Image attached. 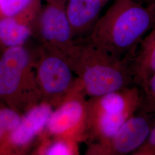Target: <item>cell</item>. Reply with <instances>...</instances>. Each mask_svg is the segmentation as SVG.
Returning <instances> with one entry per match:
<instances>
[{
  "mask_svg": "<svg viewBox=\"0 0 155 155\" xmlns=\"http://www.w3.org/2000/svg\"><path fill=\"white\" fill-rule=\"evenodd\" d=\"M21 121L20 116L14 111L0 109V138L6 131L15 129Z\"/></svg>",
  "mask_w": 155,
  "mask_h": 155,
  "instance_id": "cell-15",
  "label": "cell"
},
{
  "mask_svg": "<svg viewBox=\"0 0 155 155\" xmlns=\"http://www.w3.org/2000/svg\"><path fill=\"white\" fill-rule=\"evenodd\" d=\"M87 97L79 81L76 88L54 111L47 125L51 134L66 136L86 142L87 118Z\"/></svg>",
  "mask_w": 155,
  "mask_h": 155,
  "instance_id": "cell-5",
  "label": "cell"
},
{
  "mask_svg": "<svg viewBox=\"0 0 155 155\" xmlns=\"http://www.w3.org/2000/svg\"><path fill=\"white\" fill-rule=\"evenodd\" d=\"M132 155H155V122L145 143Z\"/></svg>",
  "mask_w": 155,
  "mask_h": 155,
  "instance_id": "cell-17",
  "label": "cell"
},
{
  "mask_svg": "<svg viewBox=\"0 0 155 155\" xmlns=\"http://www.w3.org/2000/svg\"><path fill=\"white\" fill-rule=\"evenodd\" d=\"M52 113L51 106L48 104H43L33 108L12 132V141L17 145L27 144L47 125Z\"/></svg>",
  "mask_w": 155,
  "mask_h": 155,
  "instance_id": "cell-11",
  "label": "cell"
},
{
  "mask_svg": "<svg viewBox=\"0 0 155 155\" xmlns=\"http://www.w3.org/2000/svg\"><path fill=\"white\" fill-rule=\"evenodd\" d=\"M31 0H0V8L7 16H13L24 9Z\"/></svg>",
  "mask_w": 155,
  "mask_h": 155,
  "instance_id": "cell-16",
  "label": "cell"
},
{
  "mask_svg": "<svg viewBox=\"0 0 155 155\" xmlns=\"http://www.w3.org/2000/svg\"><path fill=\"white\" fill-rule=\"evenodd\" d=\"M135 1L139 2L140 3H141V4L143 2H148V4H150L151 2V0H135Z\"/></svg>",
  "mask_w": 155,
  "mask_h": 155,
  "instance_id": "cell-18",
  "label": "cell"
},
{
  "mask_svg": "<svg viewBox=\"0 0 155 155\" xmlns=\"http://www.w3.org/2000/svg\"><path fill=\"white\" fill-rule=\"evenodd\" d=\"M155 24V6L115 0L83 38L118 59L131 62L139 45Z\"/></svg>",
  "mask_w": 155,
  "mask_h": 155,
  "instance_id": "cell-1",
  "label": "cell"
},
{
  "mask_svg": "<svg viewBox=\"0 0 155 155\" xmlns=\"http://www.w3.org/2000/svg\"><path fill=\"white\" fill-rule=\"evenodd\" d=\"M142 92V103L139 113L155 114V74L141 88Z\"/></svg>",
  "mask_w": 155,
  "mask_h": 155,
  "instance_id": "cell-14",
  "label": "cell"
},
{
  "mask_svg": "<svg viewBox=\"0 0 155 155\" xmlns=\"http://www.w3.org/2000/svg\"><path fill=\"white\" fill-rule=\"evenodd\" d=\"M151 116L153 115L137 112L109 138L88 144L85 155H132L144 144L150 134L155 123Z\"/></svg>",
  "mask_w": 155,
  "mask_h": 155,
  "instance_id": "cell-4",
  "label": "cell"
},
{
  "mask_svg": "<svg viewBox=\"0 0 155 155\" xmlns=\"http://www.w3.org/2000/svg\"><path fill=\"white\" fill-rule=\"evenodd\" d=\"M72 71L89 98L135 85L130 63L80 39L67 54Z\"/></svg>",
  "mask_w": 155,
  "mask_h": 155,
  "instance_id": "cell-2",
  "label": "cell"
},
{
  "mask_svg": "<svg viewBox=\"0 0 155 155\" xmlns=\"http://www.w3.org/2000/svg\"><path fill=\"white\" fill-rule=\"evenodd\" d=\"M141 103V90L137 85L89 98L86 143L110 137L139 111Z\"/></svg>",
  "mask_w": 155,
  "mask_h": 155,
  "instance_id": "cell-3",
  "label": "cell"
},
{
  "mask_svg": "<svg viewBox=\"0 0 155 155\" xmlns=\"http://www.w3.org/2000/svg\"><path fill=\"white\" fill-rule=\"evenodd\" d=\"M58 137L59 139L50 143L45 149V154L47 155L79 154L78 147L79 141L75 139L66 136H58Z\"/></svg>",
  "mask_w": 155,
  "mask_h": 155,
  "instance_id": "cell-13",
  "label": "cell"
},
{
  "mask_svg": "<svg viewBox=\"0 0 155 155\" xmlns=\"http://www.w3.org/2000/svg\"><path fill=\"white\" fill-rule=\"evenodd\" d=\"M29 35L28 28L12 18L0 21V40L5 45L15 47L21 45Z\"/></svg>",
  "mask_w": 155,
  "mask_h": 155,
  "instance_id": "cell-12",
  "label": "cell"
},
{
  "mask_svg": "<svg viewBox=\"0 0 155 155\" xmlns=\"http://www.w3.org/2000/svg\"><path fill=\"white\" fill-rule=\"evenodd\" d=\"M130 66L134 84L141 89L155 74V24L141 41Z\"/></svg>",
  "mask_w": 155,
  "mask_h": 155,
  "instance_id": "cell-10",
  "label": "cell"
},
{
  "mask_svg": "<svg viewBox=\"0 0 155 155\" xmlns=\"http://www.w3.org/2000/svg\"></svg>",
  "mask_w": 155,
  "mask_h": 155,
  "instance_id": "cell-20",
  "label": "cell"
},
{
  "mask_svg": "<svg viewBox=\"0 0 155 155\" xmlns=\"http://www.w3.org/2000/svg\"><path fill=\"white\" fill-rule=\"evenodd\" d=\"M28 61L26 51L20 47H11L6 51L0 61V95L16 90Z\"/></svg>",
  "mask_w": 155,
  "mask_h": 155,
  "instance_id": "cell-9",
  "label": "cell"
},
{
  "mask_svg": "<svg viewBox=\"0 0 155 155\" xmlns=\"http://www.w3.org/2000/svg\"><path fill=\"white\" fill-rule=\"evenodd\" d=\"M152 4H153L155 6V0H151V2Z\"/></svg>",
  "mask_w": 155,
  "mask_h": 155,
  "instance_id": "cell-19",
  "label": "cell"
},
{
  "mask_svg": "<svg viewBox=\"0 0 155 155\" xmlns=\"http://www.w3.org/2000/svg\"><path fill=\"white\" fill-rule=\"evenodd\" d=\"M41 32L45 40L61 45L67 54L74 45L66 12L59 6H50L45 9L41 18Z\"/></svg>",
  "mask_w": 155,
  "mask_h": 155,
  "instance_id": "cell-7",
  "label": "cell"
},
{
  "mask_svg": "<svg viewBox=\"0 0 155 155\" xmlns=\"http://www.w3.org/2000/svg\"><path fill=\"white\" fill-rule=\"evenodd\" d=\"M73 72L66 57L52 55L45 58L39 68V80L45 94L63 102L79 83Z\"/></svg>",
  "mask_w": 155,
  "mask_h": 155,
  "instance_id": "cell-6",
  "label": "cell"
},
{
  "mask_svg": "<svg viewBox=\"0 0 155 155\" xmlns=\"http://www.w3.org/2000/svg\"><path fill=\"white\" fill-rule=\"evenodd\" d=\"M105 0H69L66 15L72 35L86 38L99 19Z\"/></svg>",
  "mask_w": 155,
  "mask_h": 155,
  "instance_id": "cell-8",
  "label": "cell"
}]
</instances>
